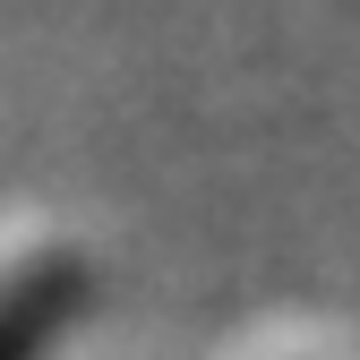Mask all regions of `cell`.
Wrapping results in <instances>:
<instances>
[{"label": "cell", "mask_w": 360, "mask_h": 360, "mask_svg": "<svg viewBox=\"0 0 360 360\" xmlns=\"http://www.w3.org/2000/svg\"><path fill=\"white\" fill-rule=\"evenodd\" d=\"M77 283L86 266L69 240H0V360H34L43 343L60 335V318L77 309Z\"/></svg>", "instance_id": "6da1fadb"}]
</instances>
